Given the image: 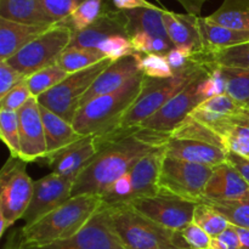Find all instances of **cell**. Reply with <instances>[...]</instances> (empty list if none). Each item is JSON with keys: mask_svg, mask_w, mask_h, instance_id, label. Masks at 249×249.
I'll return each mask as SVG.
<instances>
[{"mask_svg": "<svg viewBox=\"0 0 249 249\" xmlns=\"http://www.w3.org/2000/svg\"><path fill=\"white\" fill-rule=\"evenodd\" d=\"M95 138L99 153L78 175L72 196L102 197L114 181L130 172L141 157L155 148L165 146L170 133L134 126L118 128Z\"/></svg>", "mask_w": 249, "mask_h": 249, "instance_id": "6da1fadb", "label": "cell"}, {"mask_svg": "<svg viewBox=\"0 0 249 249\" xmlns=\"http://www.w3.org/2000/svg\"><path fill=\"white\" fill-rule=\"evenodd\" d=\"M101 207L100 196H72L55 211L21 228L24 248L43 247L72 237L91 220Z\"/></svg>", "mask_w": 249, "mask_h": 249, "instance_id": "7a4b0ae2", "label": "cell"}, {"mask_svg": "<svg viewBox=\"0 0 249 249\" xmlns=\"http://www.w3.org/2000/svg\"><path fill=\"white\" fill-rule=\"evenodd\" d=\"M104 208L107 223L126 249H191L180 231L168 230L131 207Z\"/></svg>", "mask_w": 249, "mask_h": 249, "instance_id": "3957f363", "label": "cell"}, {"mask_svg": "<svg viewBox=\"0 0 249 249\" xmlns=\"http://www.w3.org/2000/svg\"><path fill=\"white\" fill-rule=\"evenodd\" d=\"M142 82L141 72L117 91L96 97L80 107L72 122L75 130L83 136H100L118 129L124 114L140 95Z\"/></svg>", "mask_w": 249, "mask_h": 249, "instance_id": "277c9868", "label": "cell"}, {"mask_svg": "<svg viewBox=\"0 0 249 249\" xmlns=\"http://www.w3.org/2000/svg\"><path fill=\"white\" fill-rule=\"evenodd\" d=\"M213 68L212 66L203 65L192 58L186 67L177 71L169 78L160 79V78H150L143 75L140 95L124 114L119 128L140 126L142 122L153 116L192 80L202 75L209 74Z\"/></svg>", "mask_w": 249, "mask_h": 249, "instance_id": "5b68a950", "label": "cell"}, {"mask_svg": "<svg viewBox=\"0 0 249 249\" xmlns=\"http://www.w3.org/2000/svg\"><path fill=\"white\" fill-rule=\"evenodd\" d=\"M73 31L63 22L51 26L6 61L24 77L56 65L61 53L70 46Z\"/></svg>", "mask_w": 249, "mask_h": 249, "instance_id": "8992f818", "label": "cell"}, {"mask_svg": "<svg viewBox=\"0 0 249 249\" xmlns=\"http://www.w3.org/2000/svg\"><path fill=\"white\" fill-rule=\"evenodd\" d=\"M26 160L10 156L0 172V218L11 228L23 219L33 197L34 181Z\"/></svg>", "mask_w": 249, "mask_h": 249, "instance_id": "52a82bcc", "label": "cell"}, {"mask_svg": "<svg viewBox=\"0 0 249 249\" xmlns=\"http://www.w3.org/2000/svg\"><path fill=\"white\" fill-rule=\"evenodd\" d=\"M113 61L106 58L87 70L71 73L62 83L38 97V102L45 108L58 114L72 123L80 107L83 97L92 83Z\"/></svg>", "mask_w": 249, "mask_h": 249, "instance_id": "ba28073f", "label": "cell"}, {"mask_svg": "<svg viewBox=\"0 0 249 249\" xmlns=\"http://www.w3.org/2000/svg\"><path fill=\"white\" fill-rule=\"evenodd\" d=\"M213 167L186 162L165 156L160 170V190L189 201L201 203L207 182L213 173Z\"/></svg>", "mask_w": 249, "mask_h": 249, "instance_id": "9c48e42d", "label": "cell"}, {"mask_svg": "<svg viewBox=\"0 0 249 249\" xmlns=\"http://www.w3.org/2000/svg\"><path fill=\"white\" fill-rule=\"evenodd\" d=\"M197 204L160 190L152 196L131 202L129 207L168 230L182 231L194 221Z\"/></svg>", "mask_w": 249, "mask_h": 249, "instance_id": "30bf717a", "label": "cell"}, {"mask_svg": "<svg viewBox=\"0 0 249 249\" xmlns=\"http://www.w3.org/2000/svg\"><path fill=\"white\" fill-rule=\"evenodd\" d=\"M207 75H202L192 80L179 94L170 99L162 108L142 122L140 125L141 128L160 131V133H172L182 121H185L192 113L195 108L206 101V97L201 92L199 85Z\"/></svg>", "mask_w": 249, "mask_h": 249, "instance_id": "8fae6325", "label": "cell"}, {"mask_svg": "<svg viewBox=\"0 0 249 249\" xmlns=\"http://www.w3.org/2000/svg\"><path fill=\"white\" fill-rule=\"evenodd\" d=\"M74 178L51 172L34 181L33 197L23 216L24 225H31L50 212L55 211L72 197Z\"/></svg>", "mask_w": 249, "mask_h": 249, "instance_id": "7c38bea8", "label": "cell"}, {"mask_svg": "<svg viewBox=\"0 0 249 249\" xmlns=\"http://www.w3.org/2000/svg\"><path fill=\"white\" fill-rule=\"evenodd\" d=\"M23 249H126L107 223L104 207L72 237L43 247Z\"/></svg>", "mask_w": 249, "mask_h": 249, "instance_id": "4fadbf2b", "label": "cell"}, {"mask_svg": "<svg viewBox=\"0 0 249 249\" xmlns=\"http://www.w3.org/2000/svg\"><path fill=\"white\" fill-rule=\"evenodd\" d=\"M21 139V160L27 163L46 157V141L44 133L40 105L36 97H32L17 111Z\"/></svg>", "mask_w": 249, "mask_h": 249, "instance_id": "5bb4252c", "label": "cell"}, {"mask_svg": "<svg viewBox=\"0 0 249 249\" xmlns=\"http://www.w3.org/2000/svg\"><path fill=\"white\" fill-rule=\"evenodd\" d=\"M113 36L128 34V19L124 11L118 9H107L91 26L79 32H73L72 40L68 48H94Z\"/></svg>", "mask_w": 249, "mask_h": 249, "instance_id": "9a60e30c", "label": "cell"}, {"mask_svg": "<svg viewBox=\"0 0 249 249\" xmlns=\"http://www.w3.org/2000/svg\"><path fill=\"white\" fill-rule=\"evenodd\" d=\"M97 153L99 148L96 138L90 135L84 136L56 155L45 158V160L53 173L77 179L78 175L89 165Z\"/></svg>", "mask_w": 249, "mask_h": 249, "instance_id": "2e32d148", "label": "cell"}, {"mask_svg": "<svg viewBox=\"0 0 249 249\" xmlns=\"http://www.w3.org/2000/svg\"><path fill=\"white\" fill-rule=\"evenodd\" d=\"M139 73H141V70L140 65H139L138 53L121 58L118 61H114L92 83L90 89L83 97L80 107L85 106L88 102L96 97L117 91Z\"/></svg>", "mask_w": 249, "mask_h": 249, "instance_id": "e0dca14e", "label": "cell"}, {"mask_svg": "<svg viewBox=\"0 0 249 249\" xmlns=\"http://www.w3.org/2000/svg\"><path fill=\"white\" fill-rule=\"evenodd\" d=\"M247 196H249V182L226 162L214 167L202 202L235 201Z\"/></svg>", "mask_w": 249, "mask_h": 249, "instance_id": "ac0fdd59", "label": "cell"}, {"mask_svg": "<svg viewBox=\"0 0 249 249\" xmlns=\"http://www.w3.org/2000/svg\"><path fill=\"white\" fill-rule=\"evenodd\" d=\"M164 157V146L157 147L146 153L131 168L130 177L133 191H131V197L128 206L136 199L152 196L160 191L158 181H160V175Z\"/></svg>", "mask_w": 249, "mask_h": 249, "instance_id": "d6986e66", "label": "cell"}, {"mask_svg": "<svg viewBox=\"0 0 249 249\" xmlns=\"http://www.w3.org/2000/svg\"><path fill=\"white\" fill-rule=\"evenodd\" d=\"M164 148L168 157L213 168L226 163L229 153V151L218 146L189 139L169 138Z\"/></svg>", "mask_w": 249, "mask_h": 249, "instance_id": "ffe728a7", "label": "cell"}, {"mask_svg": "<svg viewBox=\"0 0 249 249\" xmlns=\"http://www.w3.org/2000/svg\"><path fill=\"white\" fill-rule=\"evenodd\" d=\"M198 17L190 14H177L165 9L163 12V22L168 36L175 48H184L194 55L203 51Z\"/></svg>", "mask_w": 249, "mask_h": 249, "instance_id": "44dd1931", "label": "cell"}, {"mask_svg": "<svg viewBox=\"0 0 249 249\" xmlns=\"http://www.w3.org/2000/svg\"><path fill=\"white\" fill-rule=\"evenodd\" d=\"M50 27L18 23L0 17V61L11 58Z\"/></svg>", "mask_w": 249, "mask_h": 249, "instance_id": "7402d4cb", "label": "cell"}, {"mask_svg": "<svg viewBox=\"0 0 249 249\" xmlns=\"http://www.w3.org/2000/svg\"><path fill=\"white\" fill-rule=\"evenodd\" d=\"M40 105V104H39ZM41 118L44 124V133H45L46 141V157L56 155L60 151L65 150L68 146L73 145L79 141L84 136L80 135L74 129L71 122L66 121L65 118L58 114L53 113L50 109L45 108L40 105ZM44 158V160H45Z\"/></svg>", "mask_w": 249, "mask_h": 249, "instance_id": "603a6c76", "label": "cell"}, {"mask_svg": "<svg viewBox=\"0 0 249 249\" xmlns=\"http://www.w3.org/2000/svg\"><path fill=\"white\" fill-rule=\"evenodd\" d=\"M199 32L203 41V51H216L249 41V32L237 31L209 21L207 17H198Z\"/></svg>", "mask_w": 249, "mask_h": 249, "instance_id": "cb8c5ba5", "label": "cell"}, {"mask_svg": "<svg viewBox=\"0 0 249 249\" xmlns=\"http://www.w3.org/2000/svg\"><path fill=\"white\" fill-rule=\"evenodd\" d=\"M0 17L32 26H53L41 9L40 0H0Z\"/></svg>", "mask_w": 249, "mask_h": 249, "instance_id": "d4e9b609", "label": "cell"}, {"mask_svg": "<svg viewBox=\"0 0 249 249\" xmlns=\"http://www.w3.org/2000/svg\"><path fill=\"white\" fill-rule=\"evenodd\" d=\"M164 10L158 7V9H135L124 11L128 19L129 38L136 33H146L169 39L163 22Z\"/></svg>", "mask_w": 249, "mask_h": 249, "instance_id": "484cf974", "label": "cell"}, {"mask_svg": "<svg viewBox=\"0 0 249 249\" xmlns=\"http://www.w3.org/2000/svg\"><path fill=\"white\" fill-rule=\"evenodd\" d=\"M194 60L212 67L249 68V41L216 51H202L192 56Z\"/></svg>", "mask_w": 249, "mask_h": 249, "instance_id": "4316f807", "label": "cell"}, {"mask_svg": "<svg viewBox=\"0 0 249 249\" xmlns=\"http://www.w3.org/2000/svg\"><path fill=\"white\" fill-rule=\"evenodd\" d=\"M207 18L220 26L249 32V0H224L221 6Z\"/></svg>", "mask_w": 249, "mask_h": 249, "instance_id": "83f0119b", "label": "cell"}, {"mask_svg": "<svg viewBox=\"0 0 249 249\" xmlns=\"http://www.w3.org/2000/svg\"><path fill=\"white\" fill-rule=\"evenodd\" d=\"M170 138L174 139H189V140L201 141V142L211 143V145L218 146V147L226 150L224 138L214 131L209 126L204 125L201 122L196 121L191 116L187 117L182 121L174 130L170 133ZM228 151V150H226Z\"/></svg>", "mask_w": 249, "mask_h": 249, "instance_id": "f1b7e54d", "label": "cell"}, {"mask_svg": "<svg viewBox=\"0 0 249 249\" xmlns=\"http://www.w3.org/2000/svg\"><path fill=\"white\" fill-rule=\"evenodd\" d=\"M106 60L99 49L94 48H67L57 61V65L68 74L87 70Z\"/></svg>", "mask_w": 249, "mask_h": 249, "instance_id": "f546056e", "label": "cell"}, {"mask_svg": "<svg viewBox=\"0 0 249 249\" xmlns=\"http://www.w3.org/2000/svg\"><path fill=\"white\" fill-rule=\"evenodd\" d=\"M108 9L105 0H84L68 18L62 21L73 32H79L91 26Z\"/></svg>", "mask_w": 249, "mask_h": 249, "instance_id": "4dcf8cb0", "label": "cell"}, {"mask_svg": "<svg viewBox=\"0 0 249 249\" xmlns=\"http://www.w3.org/2000/svg\"><path fill=\"white\" fill-rule=\"evenodd\" d=\"M67 77L68 73L56 63V65L43 68V70L38 71L34 74L29 75V77H27L26 80L33 97L38 99L39 96L48 92L49 90L57 87Z\"/></svg>", "mask_w": 249, "mask_h": 249, "instance_id": "1f68e13d", "label": "cell"}, {"mask_svg": "<svg viewBox=\"0 0 249 249\" xmlns=\"http://www.w3.org/2000/svg\"><path fill=\"white\" fill-rule=\"evenodd\" d=\"M199 228L203 229L211 237L220 235L231 225L228 219L221 215L211 204L202 202L197 204L194 214V221Z\"/></svg>", "mask_w": 249, "mask_h": 249, "instance_id": "d6a6232c", "label": "cell"}, {"mask_svg": "<svg viewBox=\"0 0 249 249\" xmlns=\"http://www.w3.org/2000/svg\"><path fill=\"white\" fill-rule=\"evenodd\" d=\"M226 80V94L247 106L249 104V68L220 67Z\"/></svg>", "mask_w": 249, "mask_h": 249, "instance_id": "836d02e7", "label": "cell"}, {"mask_svg": "<svg viewBox=\"0 0 249 249\" xmlns=\"http://www.w3.org/2000/svg\"><path fill=\"white\" fill-rule=\"evenodd\" d=\"M0 138L6 145L10 156L21 158V139L17 112L0 109Z\"/></svg>", "mask_w": 249, "mask_h": 249, "instance_id": "e575fe53", "label": "cell"}, {"mask_svg": "<svg viewBox=\"0 0 249 249\" xmlns=\"http://www.w3.org/2000/svg\"><path fill=\"white\" fill-rule=\"evenodd\" d=\"M219 134L224 138L226 150L249 158V128L231 122V116L224 123Z\"/></svg>", "mask_w": 249, "mask_h": 249, "instance_id": "d590c367", "label": "cell"}, {"mask_svg": "<svg viewBox=\"0 0 249 249\" xmlns=\"http://www.w3.org/2000/svg\"><path fill=\"white\" fill-rule=\"evenodd\" d=\"M228 219L233 226L249 229V196L235 201L206 202Z\"/></svg>", "mask_w": 249, "mask_h": 249, "instance_id": "8d00e7d4", "label": "cell"}, {"mask_svg": "<svg viewBox=\"0 0 249 249\" xmlns=\"http://www.w3.org/2000/svg\"><path fill=\"white\" fill-rule=\"evenodd\" d=\"M130 41L134 48V51L139 53L167 55L172 49L175 48L170 39L151 36V34L146 33L134 34V36H130Z\"/></svg>", "mask_w": 249, "mask_h": 249, "instance_id": "74e56055", "label": "cell"}, {"mask_svg": "<svg viewBox=\"0 0 249 249\" xmlns=\"http://www.w3.org/2000/svg\"><path fill=\"white\" fill-rule=\"evenodd\" d=\"M139 65L143 75L150 78H169L174 74L165 55L158 53H139Z\"/></svg>", "mask_w": 249, "mask_h": 249, "instance_id": "f35d334b", "label": "cell"}, {"mask_svg": "<svg viewBox=\"0 0 249 249\" xmlns=\"http://www.w3.org/2000/svg\"><path fill=\"white\" fill-rule=\"evenodd\" d=\"M100 51L105 55V57L111 61H118L121 58L130 56L135 53L130 38L126 36H113L107 38L97 46Z\"/></svg>", "mask_w": 249, "mask_h": 249, "instance_id": "ab89813d", "label": "cell"}, {"mask_svg": "<svg viewBox=\"0 0 249 249\" xmlns=\"http://www.w3.org/2000/svg\"><path fill=\"white\" fill-rule=\"evenodd\" d=\"M84 0H40L44 14L53 24L60 23L73 14Z\"/></svg>", "mask_w": 249, "mask_h": 249, "instance_id": "60d3db41", "label": "cell"}, {"mask_svg": "<svg viewBox=\"0 0 249 249\" xmlns=\"http://www.w3.org/2000/svg\"><path fill=\"white\" fill-rule=\"evenodd\" d=\"M198 107L206 109V111L214 112V113L224 114V116H235L246 106L241 102L236 101L230 95L223 94L206 100Z\"/></svg>", "mask_w": 249, "mask_h": 249, "instance_id": "b9f144b4", "label": "cell"}, {"mask_svg": "<svg viewBox=\"0 0 249 249\" xmlns=\"http://www.w3.org/2000/svg\"><path fill=\"white\" fill-rule=\"evenodd\" d=\"M26 79L12 88L5 96L0 99V109L17 112L33 97Z\"/></svg>", "mask_w": 249, "mask_h": 249, "instance_id": "7bdbcfd3", "label": "cell"}, {"mask_svg": "<svg viewBox=\"0 0 249 249\" xmlns=\"http://www.w3.org/2000/svg\"><path fill=\"white\" fill-rule=\"evenodd\" d=\"M201 92L206 100L211 99V97L219 96V95L226 94V80L223 74V71L220 67H214L213 71L207 75L203 80L201 82Z\"/></svg>", "mask_w": 249, "mask_h": 249, "instance_id": "ee69618b", "label": "cell"}, {"mask_svg": "<svg viewBox=\"0 0 249 249\" xmlns=\"http://www.w3.org/2000/svg\"><path fill=\"white\" fill-rule=\"evenodd\" d=\"M180 232L191 249H211L212 237L197 224L191 223Z\"/></svg>", "mask_w": 249, "mask_h": 249, "instance_id": "f6af8a7d", "label": "cell"}, {"mask_svg": "<svg viewBox=\"0 0 249 249\" xmlns=\"http://www.w3.org/2000/svg\"><path fill=\"white\" fill-rule=\"evenodd\" d=\"M26 78L6 61H0V99Z\"/></svg>", "mask_w": 249, "mask_h": 249, "instance_id": "bcb514c9", "label": "cell"}, {"mask_svg": "<svg viewBox=\"0 0 249 249\" xmlns=\"http://www.w3.org/2000/svg\"><path fill=\"white\" fill-rule=\"evenodd\" d=\"M240 235L237 228L230 225L220 235L212 237L211 249H240Z\"/></svg>", "mask_w": 249, "mask_h": 249, "instance_id": "7dc6e473", "label": "cell"}, {"mask_svg": "<svg viewBox=\"0 0 249 249\" xmlns=\"http://www.w3.org/2000/svg\"><path fill=\"white\" fill-rule=\"evenodd\" d=\"M192 56H194V53L187 49L174 48L165 55V57H167L170 67L174 70V72H177V71L185 68L191 62Z\"/></svg>", "mask_w": 249, "mask_h": 249, "instance_id": "c3c4849f", "label": "cell"}, {"mask_svg": "<svg viewBox=\"0 0 249 249\" xmlns=\"http://www.w3.org/2000/svg\"><path fill=\"white\" fill-rule=\"evenodd\" d=\"M226 162L232 165L247 182H249V158L237 155V153L229 152Z\"/></svg>", "mask_w": 249, "mask_h": 249, "instance_id": "681fc988", "label": "cell"}, {"mask_svg": "<svg viewBox=\"0 0 249 249\" xmlns=\"http://www.w3.org/2000/svg\"><path fill=\"white\" fill-rule=\"evenodd\" d=\"M112 2L116 9L122 11L135 9H158V6L147 0H112Z\"/></svg>", "mask_w": 249, "mask_h": 249, "instance_id": "f907efd6", "label": "cell"}, {"mask_svg": "<svg viewBox=\"0 0 249 249\" xmlns=\"http://www.w3.org/2000/svg\"><path fill=\"white\" fill-rule=\"evenodd\" d=\"M177 1L186 10L187 14L199 16L204 2H207L208 0H177Z\"/></svg>", "mask_w": 249, "mask_h": 249, "instance_id": "816d5d0a", "label": "cell"}, {"mask_svg": "<svg viewBox=\"0 0 249 249\" xmlns=\"http://www.w3.org/2000/svg\"><path fill=\"white\" fill-rule=\"evenodd\" d=\"M23 240H22V231L21 229L14 230L7 237L2 249H23Z\"/></svg>", "mask_w": 249, "mask_h": 249, "instance_id": "f5cc1de1", "label": "cell"}, {"mask_svg": "<svg viewBox=\"0 0 249 249\" xmlns=\"http://www.w3.org/2000/svg\"><path fill=\"white\" fill-rule=\"evenodd\" d=\"M231 122L235 124H238V125L248 126L249 128V109L243 107L237 114L235 116H231Z\"/></svg>", "mask_w": 249, "mask_h": 249, "instance_id": "db71d44e", "label": "cell"}, {"mask_svg": "<svg viewBox=\"0 0 249 249\" xmlns=\"http://www.w3.org/2000/svg\"><path fill=\"white\" fill-rule=\"evenodd\" d=\"M237 228V226H236ZM238 235H240V249H249V229L237 228Z\"/></svg>", "mask_w": 249, "mask_h": 249, "instance_id": "11a10c76", "label": "cell"}, {"mask_svg": "<svg viewBox=\"0 0 249 249\" xmlns=\"http://www.w3.org/2000/svg\"><path fill=\"white\" fill-rule=\"evenodd\" d=\"M246 108H247V109H249V104L247 105V106H246Z\"/></svg>", "mask_w": 249, "mask_h": 249, "instance_id": "9f6ffc18", "label": "cell"}]
</instances>
